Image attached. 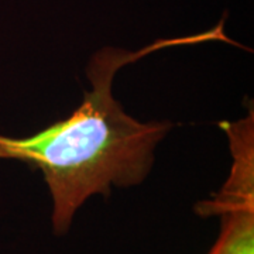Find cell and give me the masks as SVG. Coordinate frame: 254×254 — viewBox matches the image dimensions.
I'll list each match as a JSON object with an SVG mask.
<instances>
[{
  "instance_id": "6da1fadb",
  "label": "cell",
  "mask_w": 254,
  "mask_h": 254,
  "mask_svg": "<svg viewBox=\"0 0 254 254\" xmlns=\"http://www.w3.org/2000/svg\"><path fill=\"white\" fill-rule=\"evenodd\" d=\"M225 17L215 28L195 36L160 40L138 51L106 47L92 57L86 75L92 89L65 120L34 136L0 134V158L17 160L41 170L53 198L55 235L69 230L73 216L93 195L109 196L112 187L144 181L155 145L171 130L168 122L141 123L128 116L113 98L112 85L120 68L157 50L208 41H227Z\"/></svg>"
},
{
  "instance_id": "7a4b0ae2",
  "label": "cell",
  "mask_w": 254,
  "mask_h": 254,
  "mask_svg": "<svg viewBox=\"0 0 254 254\" xmlns=\"http://www.w3.org/2000/svg\"><path fill=\"white\" fill-rule=\"evenodd\" d=\"M233 164L216 195L196 205L202 216H220V233L209 254H254V147L253 137H229Z\"/></svg>"
}]
</instances>
